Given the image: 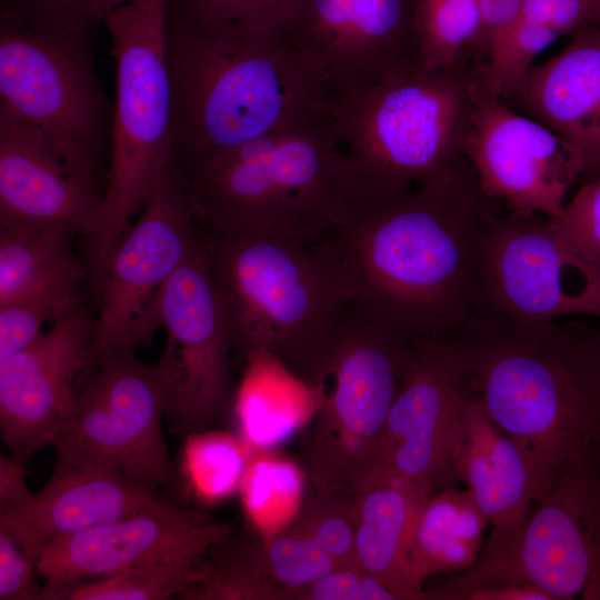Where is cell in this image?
<instances>
[{
	"label": "cell",
	"instance_id": "cell-1",
	"mask_svg": "<svg viewBox=\"0 0 600 600\" xmlns=\"http://www.w3.org/2000/svg\"><path fill=\"white\" fill-rule=\"evenodd\" d=\"M499 208L464 157L428 186L369 198L316 246L353 299L408 339L447 340L474 312L483 236Z\"/></svg>",
	"mask_w": 600,
	"mask_h": 600
},
{
	"label": "cell",
	"instance_id": "cell-2",
	"mask_svg": "<svg viewBox=\"0 0 600 600\" xmlns=\"http://www.w3.org/2000/svg\"><path fill=\"white\" fill-rule=\"evenodd\" d=\"M166 54L169 141L180 170L338 110L320 74L283 31L208 26L166 11Z\"/></svg>",
	"mask_w": 600,
	"mask_h": 600
},
{
	"label": "cell",
	"instance_id": "cell-3",
	"mask_svg": "<svg viewBox=\"0 0 600 600\" xmlns=\"http://www.w3.org/2000/svg\"><path fill=\"white\" fill-rule=\"evenodd\" d=\"M489 417L521 448L538 498L600 434V364L589 336L473 312L449 338Z\"/></svg>",
	"mask_w": 600,
	"mask_h": 600
},
{
	"label": "cell",
	"instance_id": "cell-4",
	"mask_svg": "<svg viewBox=\"0 0 600 600\" xmlns=\"http://www.w3.org/2000/svg\"><path fill=\"white\" fill-rule=\"evenodd\" d=\"M197 226L316 244L371 193L337 113L273 131L178 169Z\"/></svg>",
	"mask_w": 600,
	"mask_h": 600
},
{
	"label": "cell",
	"instance_id": "cell-5",
	"mask_svg": "<svg viewBox=\"0 0 600 600\" xmlns=\"http://www.w3.org/2000/svg\"><path fill=\"white\" fill-rule=\"evenodd\" d=\"M196 227L234 353L268 352L301 378L353 299L339 270L316 244Z\"/></svg>",
	"mask_w": 600,
	"mask_h": 600
},
{
	"label": "cell",
	"instance_id": "cell-6",
	"mask_svg": "<svg viewBox=\"0 0 600 600\" xmlns=\"http://www.w3.org/2000/svg\"><path fill=\"white\" fill-rule=\"evenodd\" d=\"M414 343L360 301L346 306L301 376L318 398L300 438L309 484L354 492L387 462L386 424Z\"/></svg>",
	"mask_w": 600,
	"mask_h": 600
},
{
	"label": "cell",
	"instance_id": "cell-7",
	"mask_svg": "<svg viewBox=\"0 0 600 600\" xmlns=\"http://www.w3.org/2000/svg\"><path fill=\"white\" fill-rule=\"evenodd\" d=\"M477 81L471 62L418 63L338 109L344 150L371 197L420 189L466 157Z\"/></svg>",
	"mask_w": 600,
	"mask_h": 600
},
{
	"label": "cell",
	"instance_id": "cell-8",
	"mask_svg": "<svg viewBox=\"0 0 600 600\" xmlns=\"http://www.w3.org/2000/svg\"><path fill=\"white\" fill-rule=\"evenodd\" d=\"M92 33L1 8L0 113L42 132L70 174L103 199L110 126Z\"/></svg>",
	"mask_w": 600,
	"mask_h": 600
},
{
	"label": "cell",
	"instance_id": "cell-9",
	"mask_svg": "<svg viewBox=\"0 0 600 600\" xmlns=\"http://www.w3.org/2000/svg\"><path fill=\"white\" fill-rule=\"evenodd\" d=\"M167 0H132L103 20L116 64L111 150L100 220L83 242V262L94 274L129 220L140 213L171 154L172 90L166 54Z\"/></svg>",
	"mask_w": 600,
	"mask_h": 600
},
{
	"label": "cell",
	"instance_id": "cell-10",
	"mask_svg": "<svg viewBox=\"0 0 600 600\" xmlns=\"http://www.w3.org/2000/svg\"><path fill=\"white\" fill-rule=\"evenodd\" d=\"M490 580L528 583L551 600H600V474L589 451L557 470L517 524L493 528L476 562L449 582Z\"/></svg>",
	"mask_w": 600,
	"mask_h": 600
},
{
	"label": "cell",
	"instance_id": "cell-11",
	"mask_svg": "<svg viewBox=\"0 0 600 600\" xmlns=\"http://www.w3.org/2000/svg\"><path fill=\"white\" fill-rule=\"evenodd\" d=\"M198 232L179 170L170 156L138 221L120 237L89 281L94 302L91 341L78 390L107 360L153 341L159 296Z\"/></svg>",
	"mask_w": 600,
	"mask_h": 600
},
{
	"label": "cell",
	"instance_id": "cell-12",
	"mask_svg": "<svg viewBox=\"0 0 600 600\" xmlns=\"http://www.w3.org/2000/svg\"><path fill=\"white\" fill-rule=\"evenodd\" d=\"M474 312L532 324L600 318V260L556 219L498 209L483 236Z\"/></svg>",
	"mask_w": 600,
	"mask_h": 600
},
{
	"label": "cell",
	"instance_id": "cell-13",
	"mask_svg": "<svg viewBox=\"0 0 600 600\" xmlns=\"http://www.w3.org/2000/svg\"><path fill=\"white\" fill-rule=\"evenodd\" d=\"M167 387L161 363L126 350L100 366L78 390L52 446L57 457L108 464L186 500L166 444Z\"/></svg>",
	"mask_w": 600,
	"mask_h": 600
},
{
	"label": "cell",
	"instance_id": "cell-14",
	"mask_svg": "<svg viewBox=\"0 0 600 600\" xmlns=\"http://www.w3.org/2000/svg\"><path fill=\"white\" fill-rule=\"evenodd\" d=\"M158 313L168 336L159 360L167 387L166 419L182 437L210 429L233 397L234 350L199 234L164 283Z\"/></svg>",
	"mask_w": 600,
	"mask_h": 600
},
{
	"label": "cell",
	"instance_id": "cell-15",
	"mask_svg": "<svg viewBox=\"0 0 600 600\" xmlns=\"http://www.w3.org/2000/svg\"><path fill=\"white\" fill-rule=\"evenodd\" d=\"M464 156L483 194L519 217L560 218L586 174L566 139L490 94L479 80Z\"/></svg>",
	"mask_w": 600,
	"mask_h": 600
},
{
	"label": "cell",
	"instance_id": "cell-16",
	"mask_svg": "<svg viewBox=\"0 0 600 600\" xmlns=\"http://www.w3.org/2000/svg\"><path fill=\"white\" fill-rule=\"evenodd\" d=\"M414 0H296L283 32L339 108L420 63Z\"/></svg>",
	"mask_w": 600,
	"mask_h": 600
},
{
	"label": "cell",
	"instance_id": "cell-17",
	"mask_svg": "<svg viewBox=\"0 0 600 600\" xmlns=\"http://www.w3.org/2000/svg\"><path fill=\"white\" fill-rule=\"evenodd\" d=\"M233 533L230 524L166 500L132 517L52 541L37 563V574L44 580L39 599L51 600L83 578L203 558L214 543Z\"/></svg>",
	"mask_w": 600,
	"mask_h": 600
},
{
	"label": "cell",
	"instance_id": "cell-18",
	"mask_svg": "<svg viewBox=\"0 0 600 600\" xmlns=\"http://www.w3.org/2000/svg\"><path fill=\"white\" fill-rule=\"evenodd\" d=\"M466 387L462 359L450 341L414 343L388 416L383 456L431 494L459 481L453 450Z\"/></svg>",
	"mask_w": 600,
	"mask_h": 600
},
{
	"label": "cell",
	"instance_id": "cell-19",
	"mask_svg": "<svg viewBox=\"0 0 600 600\" xmlns=\"http://www.w3.org/2000/svg\"><path fill=\"white\" fill-rule=\"evenodd\" d=\"M92 328L93 317L79 303L0 363V432L12 459L26 466L53 444L73 407Z\"/></svg>",
	"mask_w": 600,
	"mask_h": 600
},
{
	"label": "cell",
	"instance_id": "cell-20",
	"mask_svg": "<svg viewBox=\"0 0 600 600\" xmlns=\"http://www.w3.org/2000/svg\"><path fill=\"white\" fill-rule=\"evenodd\" d=\"M102 198L79 183L37 128L0 113V228L97 231Z\"/></svg>",
	"mask_w": 600,
	"mask_h": 600
},
{
	"label": "cell",
	"instance_id": "cell-21",
	"mask_svg": "<svg viewBox=\"0 0 600 600\" xmlns=\"http://www.w3.org/2000/svg\"><path fill=\"white\" fill-rule=\"evenodd\" d=\"M166 499L159 491L97 461L57 457L48 483L30 504L0 527L37 561L52 541L149 510Z\"/></svg>",
	"mask_w": 600,
	"mask_h": 600
},
{
	"label": "cell",
	"instance_id": "cell-22",
	"mask_svg": "<svg viewBox=\"0 0 600 600\" xmlns=\"http://www.w3.org/2000/svg\"><path fill=\"white\" fill-rule=\"evenodd\" d=\"M570 37L503 101L566 139L582 158L586 180L600 172V24Z\"/></svg>",
	"mask_w": 600,
	"mask_h": 600
},
{
	"label": "cell",
	"instance_id": "cell-23",
	"mask_svg": "<svg viewBox=\"0 0 600 600\" xmlns=\"http://www.w3.org/2000/svg\"><path fill=\"white\" fill-rule=\"evenodd\" d=\"M353 494L360 567L388 587L398 600L424 599V584L411 571L410 551L431 493L386 462Z\"/></svg>",
	"mask_w": 600,
	"mask_h": 600
},
{
	"label": "cell",
	"instance_id": "cell-24",
	"mask_svg": "<svg viewBox=\"0 0 600 600\" xmlns=\"http://www.w3.org/2000/svg\"><path fill=\"white\" fill-rule=\"evenodd\" d=\"M453 462L458 480L493 528L517 524L538 497L523 451L473 393L467 392L462 404Z\"/></svg>",
	"mask_w": 600,
	"mask_h": 600
},
{
	"label": "cell",
	"instance_id": "cell-25",
	"mask_svg": "<svg viewBox=\"0 0 600 600\" xmlns=\"http://www.w3.org/2000/svg\"><path fill=\"white\" fill-rule=\"evenodd\" d=\"M232 397L238 434L252 450H269L301 432L318 408L314 389L264 351L243 359Z\"/></svg>",
	"mask_w": 600,
	"mask_h": 600
},
{
	"label": "cell",
	"instance_id": "cell-26",
	"mask_svg": "<svg viewBox=\"0 0 600 600\" xmlns=\"http://www.w3.org/2000/svg\"><path fill=\"white\" fill-rule=\"evenodd\" d=\"M74 237L0 228V303L34 298L69 309L84 302L88 271L73 250Z\"/></svg>",
	"mask_w": 600,
	"mask_h": 600
},
{
	"label": "cell",
	"instance_id": "cell-27",
	"mask_svg": "<svg viewBox=\"0 0 600 600\" xmlns=\"http://www.w3.org/2000/svg\"><path fill=\"white\" fill-rule=\"evenodd\" d=\"M490 524L471 492L456 486L432 493L419 518L410 551L413 576L424 584L433 574L470 568Z\"/></svg>",
	"mask_w": 600,
	"mask_h": 600
},
{
	"label": "cell",
	"instance_id": "cell-28",
	"mask_svg": "<svg viewBox=\"0 0 600 600\" xmlns=\"http://www.w3.org/2000/svg\"><path fill=\"white\" fill-rule=\"evenodd\" d=\"M189 600H292L272 577L264 541L237 537L214 543L203 557Z\"/></svg>",
	"mask_w": 600,
	"mask_h": 600
},
{
	"label": "cell",
	"instance_id": "cell-29",
	"mask_svg": "<svg viewBox=\"0 0 600 600\" xmlns=\"http://www.w3.org/2000/svg\"><path fill=\"white\" fill-rule=\"evenodd\" d=\"M307 477L301 466L269 450H253L239 496L252 529L262 539L284 531L303 501Z\"/></svg>",
	"mask_w": 600,
	"mask_h": 600
},
{
	"label": "cell",
	"instance_id": "cell-30",
	"mask_svg": "<svg viewBox=\"0 0 600 600\" xmlns=\"http://www.w3.org/2000/svg\"><path fill=\"white\" fill-rule=\"evenodd\" d=\"M253 450L222 430H202L183 437L178 473L187 498L212 506L238 493Z\"/></svg>",
	"mask_w": 600,
	"mask_h": 600
},
{
	"label": "cell",
	"instance_id": "cell-31",
	"mask_svg": "<svg viewBox=\"0 0 600 600\" xmlns=\"http://www.w3.org/2000/svg\"><path fill=\"white\" fill-rule=\"evenodd\" d=\"M413 20L422 66L448 69L470 62L482 28L480 0H414Z\"/></svg>",
	"mask_w": 600,
	"mask_h": 600
},
{
	"label": "cell",
	"instance_id": "cell-32",
	"mask_svg": "<svg viewBox=\"0 0 600 600\" xmlns=\"http://www.w3.org/2000/svg\"><path fill=\"white\" fill-rule=\"evenodd\" d=\"M200 559L153 563L89 582L73 583L51 600H163L181 597L200 576Z\"/></svg>",
	"mask_w": 600,
	"mask_h": 600
},
{
	"label": "cell",
	"instance_id": "cell-33",
	"mask_svg": "<svg viewBox=\"0 0 600 600\" xmlns=\"http://www.w3.org/2000/svg\"><path fill=\"white\" fill-rule=\"evenodd\" d=\"M286 530L317 542L338 567L362 569L356 551L353 492L320 490L307 482L300 510Z\"/></svg>",
	"mask_w": 600,
	"mask_h": 600
},
{
	"label": "cell",
	"instance_id": "cell-34",
	"mask_svg": "<svg viewBox=\"0 0 600 600\" xmlns=\"http://www.w3.org/2000/svg\"><path fill=\"white\" fill-rule=\"evenodd\" d=\"M296 0H167L166 11L214 27L283 31Z\"/></svg>",
	"mask_w": 600,
	"mask_h": 600
},
{
	"label": "cell",
	"instance_id": "cell-35",
	"mask_svg": "<svg viewBox=\"0 0 600 600\" xmlns=\"http://www.w3.org/2000/svg\"><path fill=\"white\" fill-rule=\"evenodd\" d=\"M263 541L272 577L292 600L297 591L338 567L317 542L287 530Z\"/></svg>",
	"mask_w": 600,
	"mask_h": 600
},
{
	"label": "cell",
	"instance_id": "cell-36",
	"mask_svg": "<svg viewBox=\"0 0 600 600\" xmlns=\"http://www.w3.org/2000/svg\"><path fill=\"white\" fill-rule=\"evenodd\" d=\"M67 310L34 298L0 303V363L28 347L41 334L47 322L52 323Z\"/></svg>",
	"mask_w": 600,
	"mask_h": 600
},
{
	"label": "cell",
	"instance_id": "cell-37",
	"mask_svg": "<svg viewBox=\"0 0 600 600\" xmlns=\"http://www.w3.org/2000/svg\"><path fill=\"white\" fill-rule=\"evenodd\" d=\"M132 0H0L1 8L94 30L106 16Z\"/></svg>",
	"mask_w": 600,
	"mask_h": 600
},
{
	"label": "cell",
	"instance_id": "cell-38",
	"mask_svg": "<svg viewBox=\"0 0 600 600\" xmlns=\"http://www.w3.org/2000/svg\"><path fill=\"white\" fill-rule=\"evenodd\" d=\"M556 220L600 260V172L579 183Z\"/></svg>",
	"mask_w": 600,
	"mask_h": 600
},
{
	"label": "cell",
	"instance_id": "cell-39",
	"mask_svg": "<svg viewBox=\"0 0 600 600\" xmlns=\"http://www.w3.org/2000/svg\"><path fill=\"white\" fill-rule=\"evenodd\" d=\"M37 561L7 529L0 527V600L39 599Z\"/></svg>",
	"mask_w": 600,
	"mask_h": 600
},
{
	"label": "cell",
	"instance_id": "cell-40",
	"mask_svg": "<svg viewBox=\"0 0 600 600\" xmlns=\"http://www.w3.org/2000/svg\"><path fill=\"white\" fill-rule=\"evenodd\" d=\"M518 14L552 28L561 37L594 22L593 0H523Z\"/></svg>",
	"mask_w": 600,
	"mask_h": 600
},
{
	"label": "cell",
	"instance_id": "cell-41",
	"mask_svg": "<svg viewBox=\"0 0 600 600\" xmlns=\"http://www.w3.org/2000/svg\"><path fill=\"white\" fill-rule=\"evenodd\" d=\"M363 569L336 567L296 592V600H359Z\"/></svg>",
	"mask_w": 600,
	"mask_h": 600
},
{
	"label": "cell",
	"instance_id": "cell-42",
	"mask_svg": "<svg viewBox=\"0 0 600 600\" xmlns=\"http://www.w3.org/2000/svg\"><path fill=\"white\" fill-rule=\"evenodd\" d=\"M523 0H480L482 28L471 51L470 62L481 63L498 33L519 13Z\"/></svg>",
	"mask_w": 600,
	"mask_h": 600
},
{
	"label": "cell",
	"instance_id": "cell-43",
	"mask_svg": "<svg viewBox=\"0 0 600 600\" xmlns=\"http://www.w3.org/2000/svg\"><path fill=\"white\" fill-rule=\"evenodd\" d=\"M590 457L600 474V434L594 439L590 446Z\"/></svg>",
	"mask_w": 600,
	"mask_h": 600
},
{
	"label": "cell",
	"instance_id": "cell-44",
	"mask_svg": "<svg viewBox=\"0 0 600 600\" xmlns=\"http://www.w3.org/2000/svg\"><path fill=\"white\" fill-rule=\"evenodd\" d=\"M589 339L600 364V328L589 334Z\"/></svg>",
	"mask_w": 600,
	"mask_h": 600
},
{
	"label": "cell",
	"instance_id": "cell-45",
	"mask_svg": "<svg viewBox=\"0 0 600 600\" xmlns=\"http://www.w3.org/2000/svg\"><path fill=\"white\" fill-rule=\"evenodd\" d=\"M593 17L594 22L600 24V0H593Z\"/></svg>",
	"mask_w": 600,
	"mask_h": 600
}]
</instances>
